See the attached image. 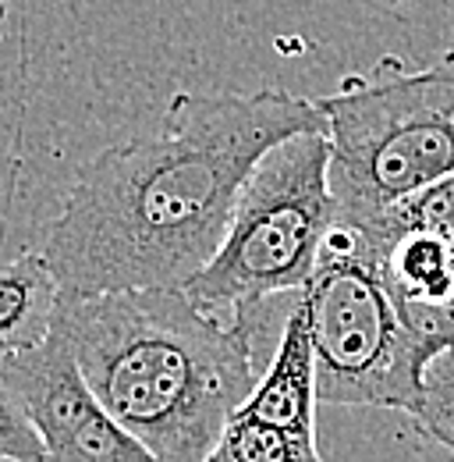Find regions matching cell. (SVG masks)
<instances>
[{
    "mask_svg": "<svg viewBox=\"0 0 454 462\" xmlns=\"http://www.w3.org/2000/svg\"><path fill=\"white\" fill-rule=\"evenodd\" d=\"M408 416L422 438L444 445L454 456V348L437 352L426 363L419 402Z\"/></svg>",
    "mask_w": 454,
    "mask_h": 462,
    "instance_id": "obj_12",
    "label": "cell"
},
{
    "mask_svg": "<svg viewBox=\"0 0 454 462\" xmlns=\"http://www.w3.org/2000/svg\"><path fill=\"white\" fill-rule=\"evenodd\" d=\"M397 310L437 306L454 291V242L433 231H397L377 249Z\"/></svg>",
    "mask_w": 454,
    "mask_h": 462,
    "instance_id": "obj_9",
    "label": "cell"
},
{
    "mask_svg": "<svg viewBox=\"0 0 454 462\" xmlns=\"http://www.w3.org/2000/svg\"><path fill=\"white\" fill-rule=\"evenodd\" d=\"M331 225V139L287 135L245 178L217 256L185 291L210 313H263L267 299L309 289Z\"/></svg>",
    "mask_w": 454,
    "mask_h": 462,
    "instance_id": "obj_4",
    "label": "cell"
},
{
    "mask_svg": "<svg viewBox=\"0 0 454 462\" xmlns=\"http://www.w3.org/2000/svg\"><path fill=\"white\" fill-rule=\"evenodd\" d=\"M316 402L320 395H316V352H313L309 306H305V291H295L277 352L267 374L259 377L256 392L238 412L316 438Z\"/></svg>",
    "mask_w": 454,
    "mask_h": 462,
    "instance_id": "obj_7",
    "label": "cell"
},
{
    "mask_svg": "<svg viewBox=\"0 0 454 462\" xmlns=\"http://www.w3.org/2000/svg\"><path fill=\"white\" fill-rule=\"evenodd\" d=\"M0 374L40 430L47 462H157L89 388L60 320L40 348L0 363Z\"/></svg>",
    "mask_w": 454,
    "mask_h": 462,
    "instance_id": "obj_6",
    "label": "cell"
},
{
    "mask_svg": "<svg viewBox=\"0 0 454 462\" xmlns=\"http://www.w3.org/2000/svg\"><path fill=\"white\" fill-rule=\"evenodd\" d=\"M387 4H408V0H387Z\"/></svg>",
    "mask_w": 454,
    "mask_h": 462,
    "instance_id": "obj_15",
    "label": "cell"
},
{
    "mask_svg": "<svg viewBox=\"0 0 454 462\" xmlns=\"http://www.w3.org/2000/svg\"><path fill=\"white\" fill-rule=\"evenodd\" d=\"M64 285L43 249L0 263V363L40 348L57 324Z\"/></svg>",
    "mask_w": 454,
    "mask_h": 462,
    "instance_id": "obj_8",
    "label": "cell"
},
{
    "mask_svg": "<svg viewBox=\"0 0 454 462\" xmlns=\"http://www.w3.org/2000/svg\"><path fill=\"white\" fill-rule=\"evenodd\" d=\"M4 18H7V0H0V25H4Z\"/></svg>",
    "mask_w": 454,
    "mask_h": 462,
    "instance_id": "obj_14",
    "label": "cell"
},
{
    "mask_svg": "<svg viewBox=\"0 0 454 462\" xmlns=\"http://www.w3.org/2000/svg\"><path fill=\"white\" fill-rule=\"evenodd\" d=\"M57 320L89 388L157 462L210 459L259 384V313H210L185 289L64 291Z\"/></svg>",
    "mask_w": 454,
    "mask_h": 462,
    "instance_id": "obj_2",
    "label": "cell"
},
{
    "mask_svg": "<svg viewBox=\"0 0 454 462\" xmlns=\"http://www.w3.org/2000/svg\"><path fill=\"white\" fill-rule=\"evenodd\" d=\"M316 128L327 132L320 104L284 89L177 93L157 132L75 174L43 256L68 295L185 289L217 256L259 157Z\"/></svg>",
    "mask_w": 454,
    "mask_h": 462,
    "instance_id": "obj_1",
    "label": "cell"
},
{
    "mask_svg": "<svg viewBox=\"0 0 454 462\" xmlns=\"http://www.w3.org/2000/svg\"><path fill=\"white\" fill-rule=\"evenodd\" d=\"M316 395L327 405H380L412 412L433 359L397 313L380 260L362 231L334 221L305 289Z\"/></svg>",
    "mask_w": 454,
    "mask_h": 462,
    "instance_id": "obj_5",
    "label": "cell"
},
{
    "mask_svg": "<svg viewBox=\"0 0 454 462\" xmlns=\"http://www.w3.org/2000/svg\"><path fill=\"white\" fill-rule=\"evenodd\" d=\"M331 139L334 221L366 228L408 192L454 174V51L426 68L395 54L316 100Z\"/></svg>",
    "mask_w": 454,
    "mask_h": 462,
    "instance_id": "obj_3",
    "label": "cell"
},
{
    "mask_svg": "<svg viewBox=\"0 0 454 462\" xmlns=\"http://www.w3.org/2000/svg\"><path fill=\"white\" fill-rule=\"evenodd\" d=\"M355 231H362V238L373 245V253L387 238H395L397 231H433V235L454 242V174H444V178L408 192L404 199L380 210L366 228Z\"/></svg>",
    "mask_w": 454,
    "mask_h": 462,
    "instance_id": "obj_11",
    "label": "cell"
},
{
    "mask_svg": "<svg viewBox=\"0 0 454 462\" xmlns=\"http://www.w3.org/2000/svg\"><path fill=\"white\" fill-rule=\"evenodd\" d=\"M0 462H47L40 430L0 374Z\"/></svg>",
    "mask_w": 454,
    "mask_h": 462,
    "instance_id": "obj_13",
    "label": "cell"
},
{
    "mask_svg": "<svg viewBox=\"0 0 454 462\" xmlns=\"http://www.w3.org/2000/svg\"><path fill=\"white\" fill-rule=\"evenodd\" d=\"M206 462H323L316 438L234 412Z\"/></svg>",
    "mask_w": 454,
    "mask_h": 462,
    "instance_id": "obj_10",
    "label": "cell"
}]
</instances>
